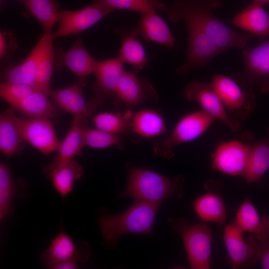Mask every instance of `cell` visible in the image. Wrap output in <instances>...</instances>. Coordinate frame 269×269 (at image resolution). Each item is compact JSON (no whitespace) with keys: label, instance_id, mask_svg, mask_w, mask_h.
Returning a JSON list of instances; mask_svg holds the SVG:
<instances>
[{"label":"cell","instance_id":"1","mask_svg":"<svg viewBox=\"0 0 269 269\" xmlns=\"http://www.w3.org/2000/svg\"><path fill=\"white\" fill-rule=\"evenodd\" d=\"M220 4V0H177L165 11L169 21H182L203 31L221 52L234 48L244 49L255 35L236 31L216 17L212 11Z\"/></svg>","mask_w":269,"mask_h":269},{"label":"cell","instance_id":"2","mask_svg":"<svg viewBox=\"0 0 269 269\" xmlns=\"http://www.w3.org/2000/svg\"><path fill=\"white\" fill-rule=\"evenodd\" d=\"M158 207L159 205L138 201L123 213L101 215L99 226L103 243L107 247L114 248L123 235L149 234Z\"/></svg>","mask_w":269,"mask_h":269},{"label":"cell","instance_id":"3","mask_svg":"<svg viewBox=\"0 0 269 269\" xmlns=\"http://www.w3.org/2000/svg\"><path fill=\"white\" fill-rule=\"evenodd\" d=\"M183 184V179L179 176L169 178L147 169L132 167L129 172L126 187L120 197L159 205L171 195L181 196Z\"/></svg>","mask_w":269,"mask_h":269},{"label":"cell","instance_id":"4","mask_svg":"<svg viewBox=\"0 0 269 269\" xmlns=\"http://www.w3.org/2000/svg\"><path fill=\"white\" fill-rule=\"evenodd\" d=\"M168 220L173 230L181 237L191 268L210 269L212 236L207 223L187 225L181 217Z\"/></svg>","mask_w":269,"mask_h":269},{"label":"cell","instance_id":"5","mask_svg":"<svg viewBox=\"0 0 269 269\" xmlns=\"http://www.w3.org/2000/svg\"><path fill=\"white\" fill-rule=\"evenodd\" d=\"M214 121L202 109L185 115L179 120L169 135L154 143V152L161 157L171 158L176 146L200 137Z\"/></svg>","mask_w":269,"mask_h":269},{"label":"cell","instance_id":"6","mask_svg":"<svg viewBox=\"0 0 269 269\" xmlns=\"http://www.w3.org/2000/svg\"><path fill=\"white\" fill-rule=\"evenodd\" d=\"M210 84L234 120L240 122L245 119L255 108L254 95L243 90L232 78L215 74Z\"/></svg>","mask_w":269,"mask_h":269},{"label":"cell","instance_id":"7","mask_svg":"<svg viewBox=\"0 0 269 269\" xmlns=\"http://www.w3.org/2000/svg\"><path fill=\"white\" fill-rule=\"evenodd\" d=\"M87 80L85 77L79 78L73 84L57 90H51L48 96L60 108L72 114L73 117L86 116L90 117L97 108L103 103L106 97L95 91V96L90 101L84 98L83 89Z\"/></svg>","mask_w":269,"mask_h":269},{"label":"cell","instance_id":"8","mask_svg":"<svg viewBox=\"0 0 269 269\" xmlns=\"http://www.w3.org/2000/svg\"><path fill=\"white\" fill-rule=\"evenodd\" d=\"M112 11L97 0L77 10H63L58 14L54 39L78 34L91 27Z\"/></svg>","mask_w":269,"mask_h":269},{"label":"cell","instance_id":"9","mask_svg":"<svg viewBox=\"0 0 269 269\" xmlns=\"http://www.w3.org/2000/svg\"><path fill=\"white\" fill-rule=\"evenodd\" d=\"M244 232L234 222L224 229L223 238L233 269L253 267L258 261L257 254L259 242L252 234L246 239Z\"/></svg>","mask_w":269,"mask_h":269},{"label":"cell","instance_id":"10","mask_svg":"<svg viewBox=\"0 0 269 269\" xmlns=\"http://www.w3.org/2000/svg\"><path fill=\"white\" fill-rule=\"evenodd\" d=\"M184 92L187 100L198 103L203 110L232 132L236 133L240 129L239 122L234 120L228 114L221 100L211 84L192 81L186 85Z\"/></svg>","mask_w":269,"mask_h":269},{"label":"cell","instance_id":"11","mask_svg":"<svg viewBox=\"0 0 269 269\" xmlns=\"http://www.w3.org/2000/svg\"><path fill=\"white\" fill-rule=\"evenodd\" d=\"M187 45L184 63L177 68L175 72L184 74L195 67L206 66L221 51L209 37L198 27L186 24Z\"/></svg>","mask_w":269,"mask_h":269},{"label":"cell","instance_id":"12","mask_svg":"<svg viewBox=\"0 0 269 269\" xmlns=\"http://www.w3.org/2000/svg\"><path fill=\"white\" fill-rule=\"evenodd\" d=\"M250 144L233 139L220 143L211 155L214 170L232 176H242L247 167Z\"/></svg>","mask_w":269,"mask_h":269},{"label":"cell","instance_id":"13","mask_svg":"<svg viewBox=\"0 0 269 269\" xmlns=\"http://www.w3.org/2000/svg\"><path fill=\"white\" fill-rule=\"evenodd\" d=\"M137 71H125L118 83L116 95L120 103L133 108L144 103H155L158 95L152 83L139 77Z\"/></svg>","mask_w":269,"mask_h":269},{"label":"cell","instance_id":"14","mask_svg":"<svg viewBox=\"0 0 269 269\" xmlns=\"http://www.w3.org/2000/svg\"><path fill=\"white\" fill-rule=\"evenodd\" d=\"M19 122L24 141L45 155L57 151L60 142L50 119L20 117Z\"/></svg>","mask_w":269,"mask_h":269},{"label":"cell","instance_id":"15","mask_svg":"<svg viewBox=\"0 0 269 269\" xmlns=\"http://www.w3.org/2000/svg\"><path fill=\"white\" fill-rule=\"evenodd\" d=\"M89 118L86 116L74 117L70 128L60 142L55 156L43 170L46 177L49 178L52 171L59 165L74 159L85 146L84 132L88 126Z\"/></svg>","mask_w":269,"mask_h":269},{"label":"cell","instance_id":"16","mask_svg":"<svg viewBox=\"0 0 269 269\" xmlns=\"http://www.w3.org/2000/svg\"><path fill=\"white\" fill-rule=\"evenodd\" d=\"M126 29L129 32L141 37L146 42L159 43L168 49H173L175 45V38L167 23L156 11L140 13L137 24Z\"/></svg>","mask_w":269,"mask_h":269},{"label":"cell","instance_id":"17","mask_svg":"<svg viewBox=\"0 0 269 269\" xmlns=\"http://www.w3.org/2000/svg\"><path fill=\"white\" fill-rule=\"evenodd\" d=\"M88 256H82L73 239L66 233L60 232L52 240L40 256L42 263L48 269H54L59 264L76 259L80 263L86 261Z\"/></svg>","mask_w":269,"mask_h":269},{"label":"cell","instance_id":"18","mask_svg":"<svg viewBox=\"0 0 269 269\" xmlns=\"http://www.w3.org/2000/svg\"><path fill=\"white\" fill-rule=\"evenodd\" d=\"M242 76L249 84L263 81L269 76V40L243 50Z\"/></svg>","mask_w":269,"mask_h":269},{"label":"cell","instance_id":"19","mask_svg":"<svg viewBox=\"0 0 269 269\" xmlns=\"http://www.w3.org/2000/svg\"><path fill=\"white\" fill-rule=\"evenodd\" d=\"M124 64L118 56L98 61L93 72L97 80L94 85L95 91L119 103L116 91L119 80L125 71Z\"/></svg>","mask_w":269,"mask_h":269},{"label":"cell","instance_id":"20","mask_svg":"<svg viewBox=\"0 0 269 269\" xmlns=\"http://www.w3.org/2000/svg\"><path fill=\"white\" fill-rule=\"evenodd\" d=\"M59 66H66L79 77H85L93 73L98 61L94 58L85 47L82 39L78 37L71 47L66 51L59 50Z\"/></svg>","mask_w":269,"mask_h":269},{"label":"cell","instance_id":"21","mask_svg":"<svg viewBox=\"0 0 269 269\" xmlns=\"http://www.w3.org/2000/svg\"><path fill=\"white\" fill-rule=\"evenodd\" d=\"M44 43L40 38L26 58L16 65H8L1 70L2 82L28 84L34 86L40 55Z\"/></svg>","mask_w":269,"mask_h":269},{"label":"cell","instance_id":"22","mask_svg":"<svg viewBox=\"0 0 269 269\" xmlns=\"http://www.w3.org/2000/svg\"><path fill=\"white\" fill-rule=\"evenodd\" d=\"M12 107L0 116V150L7 157L17 154L24 140L22 134L19 117Z\"/></svg>","mask_w":269,"mask_h":269},{"label":"cell","instance_id":"23","mask_svg":"<svg viewBox=\"0 0 269 269\" xmlns=\"http://www.w3.org/2000/svg\"><path fill=\"white\" fill-rule=\"evenodd\" d=\"M234 222L244 232L254 236L259 242L268 239L269 216L261 218L249 199H245L239 207Z\"/></svg>","mask_w":269,"mask_h":269},{"label":"cell","instance_id":"24","mask_svg":"<svg viewBox=\"0 0 269 269\" xmlns=\"http://www.w3.org/2000/svg\"><path fill=\"white\" fill-rule=\"evenodd\" d=\"M232 22L254 35H269V14L260 3L253 2L237 14Z\"/></svg>","mask_w":269,"mask_h":269},{"label":"cell","instance_id":"25","mask_svg":"<svg viewBox=\"0 0 269 269\" xmlns=\"http://www.w3.org/2000/svg\"><path fill=\"white\" fill-rule=\"evenodd\" d=\"M115 31L122 38L117 56L124 64L131 65L135 70H142L149 62V58L138 37L127 31L126 28H118Z\"/></svg>","mask_w":269,"mask_h":269},{"label":"cell","instance_id":"26","mask_svg":"<svg viewBox=\"0 0 269 269\" xmlns=\"http://www.w3.org/2000/svg\"><path fill=\"white\" fill-rule=\"evenodd\" d=\"M46 93L36 90L12 107L25 117L51 120L59 114L58 106L52 104Z\"/></svg>","mask_w":269,"mask_h":269},{"label":"cell","instance_id":"27","mask_svg":"<svg viewBox=\"0 0 269 269\" xmlns=\"http://www.w3.org/2000/svg\"><path fill=\"white\" fill-rule=\"evenodd\" d=\"M269 168V138L250 144L245 171L242 176L248 183L260 180Z\"/></svg>","mask_w":269,"mask_h":269},{"label":"cell","instance_id":"28","mask_svg":"<svg viewBox=\"0 0 269 269\" xmlns=\"http://www.w3.org/2000/svg\"><path fill=\"white\" fill-rule=\"evenodd\" d=\"M43 36L44 43L38 64L34 87L37 90L48 95L51 90L50 83L55 62L54 39L51 31L44 32Z\"/></svg>","mask_w":269,"mask_h":269},{"label":"cell","instance_id":"29","mask_svg":"<svg viewBox=\"0 0 269 269\" xmlns=\"http://www.w3.org/2000/svg\"><path fill=\"white\" fill-rule=\"evenodd\" d=\"M131 131L145 138L157 137L167 132L160 114L153 109L141 110L134 113Z\"/></svg>","mask_w":269,"mask_h":269},{"label":"cell","instance_id":"30","mask_svg":"<svg viewBox=\"0 0 269 269\" xmlns=\"http://www.w3.org/2000/svg\"><path fill=\"white\" fill-rule=\"evenodd\" d=\"M193 207L197 216L205 222L223 225L226 219V208L222 197L213 192H207L197 197Z\"/></svg>","mask_w":269,"mask_h":269},{"label":"cell","instance_id":"31","mask_svg":"<svg viewBox=\"0 0 269 269\" xmlns=\"http://www.w3.org/2000/svg\"><path fill=\"white\" fill-rule=\"evenodd\" d=\"M84 173L83 166L72 159L56 167L51 173L53 187L61 198H65L72 192L74 183Z\"/></svg>","mask_w":269,"mask_h":269},{"label":"cell","instance_id":"32","mask_svg":"<svg viewBox=\"0 0 269 269\" xmlns=\"http://www.w3.org/2000/svg\"><path fill=\"white\" fill-rule=\"evenodd\" d=\"M37 19L44 32L57 23L59 5L55 0H19Z\"/></svg>","mask_w":269,"mask_h":269},{"label":"cell","instance_id":"33","mask_svg":"<svg viewBox=\"0 0 269 269\" xmlns=\"http://www.w3.org/2000/svg\"><path fill=\"white\" fill-rule=\"evenodd\" d=\"M133 114L131 110L124 113L104 112L95 115L92 122L96 129L121 134L131 131Z\"/></svg>","mask_w":269,"mask_h":269},{"label":"cell","instance_id":"34","mask_svg":"<svg viewBox=\"0 0 269 269\" xmlns=\"http://www.w3.org/2000/svg\"><path fill=\"white\" fill-rule=\"evenodd\" d=\"M108 9L113 11L116 10H128L140 13L164 11L166 6L160 0H97Z\"/></svg>","mask_w":269,"mask_h":269},{"label":"cell","instance_id":"35","mask_svg":"<svg viewBox=\"0 0 269 269\" xmlns=\"http://www.w3.org/2000/svg\"><path fill=\"white\" fill-rule=\"evenodd\" d=\"M121 134L109 133L87 126L84 132L85 146L93 148H104L112 146H122Z\"/></svg>","mask_w":269,"mask_h":269},{"label":"cell","instance_id":"36","mask_svg":"<svg viewBox=\"0 0 269 269\" xmlns=\"http://www.w3.org/2000/svg\"><path fill=\"white\" fill-rule=\"evenodd\" d=\"M36 90L34 86L23 83L4 81L0 85V97L11 107Z\"/></svg>","mask_w":269,"mask_h":269},{"label":"cell","instance_id":"37","mask_svg":"<svg viewBox=\"0 0 269 269\" xmlns=\"http://www.w3.org/2000/svg\"><path fill=\"white\" fill-rule=\"evenodd\" d=\"M16 186L0 189V220H4L11 211L14 198L17 195Z\"/></svg>","mask_w":269,"mask_h":269},{"label":"cell","instance_id":"38","mask_svg":"<svg viewBox=\"0 0 269 269\" xmlns=\"http://www.w3.org/2000/svg\"><path fill=\"white\" fill-rule=\"evenodd\" d=\"M16 47L15 41L11 32L1 31L0 32V58L2 62L9 59Z\"/></svg>","mask_w":269,"mask_h":269},{"label":"cell","instance_id":"39","mask_svg":"<svg viewBox=\"0 0 269 269\" xmlns=\"http://www.w3.org/2000/svg\"><path fill=\"white\" fill-rule=\"evenodd\" d=\"M9 166L3 163H0V189L15 186Z\"/></svg>","mask_w":269,"mask_h":269},{"label":"cell","instance_id":"40","mask_svg":"<svg viewBox=\"0 0 269 269\" xmlns=\"http://www.w3.org/2000/svg\"><path fill=\"white\" fill-rule=\"evenodd\" d=\"M257 260L263 269H269V239L259 242L257 254Z\"/></svg>","mask_w":269,"mask_h":269},{"label":"cell","instance_id":"41","mask_svg":"<svg viewBox=\"0 0 269 269\" xmlns=\"http://www.w3.org/2000/svg\"><path fill=\"white\" fill-rule=\"evenodd\" d=\"M80 262L76 259L70 260L57 265L54 269H76Z\"/></svg>","mask_w":269,"mask_h":269},{"label":"cell","instance_id":"42","mask_svg":"<svg viewBox=\"0 0 269 269\" xmlns=\"http://www.w3.org/2000/svg\"><path fill=\"white\" fill-rule=\"evenodd\" d=\"M254 2L260 3L263 5L269 3V0H253Z\"/></svg>","mask_w":269,"mask_h":269}]
</instances>
